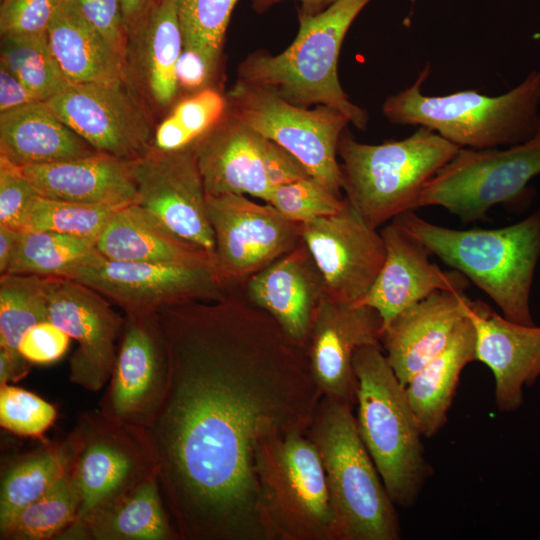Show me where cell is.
Instances as JSON below:
<instances>
[{"mask_svg": "<svg viewBox=\"0 0 540 540\" xmlns=\"http://www.w3.org/2000/svg\"><path fill=\"white\" fill-rule=\"evenodd\" d=\"M156 313L169 379L147 431L180 540H268L255 453L313 421L322 394L305 351L241 290Z\"/></svg>", "mask_w": 540, "mask_h": 540, "instance_id": "6da1fadb", "label": "cell"}, {"mask_svg": "<svg viewBox=\"0 0 540 540\" xmlns=\"http://www.w3.org/2000/svg\"><path fill=\"white\" fill-rule=\"evenodd\" d=\"M443 263L487 294L507 319L534 325L530 294L540 259V209L494 229H454L414 211L393 219Z\"/></svg>", "mask_w": 540, "mask_h": 540, "instance_id": "7a4b0ae2", "label": "cell"}, {"mask_svg": "<svg viewBox=\"0 0 540 540\" xmlns=\"http://www.w3.org/2000/svg\"><path fill=\"white\" fill-rule=\"evenodd\" d=\"M371 0H337L317 14L298 12L299 29L283 52L249 54L238 67V81L263 88L300 106L338 110L365 130L368 113L353 103L338 78V58L351 24Z\"/></svg>", "mask_w": 540, "mask_h": 540, "instance_id": "3957f363", "label": "cell"}, {"mask_svg": "<svg viewBox=\"0 0 540 540\" xmlns=\"http://www.w3.org/2000/svg\"><path fill=\"white\" fill-rule=\"evenodd\" d=\"M426 65L407 88L388 96L382 113L392 124L428 128L459 148L506 147L528 140L540 119V70L498 96L462 90L427 96L422 86L430 74Z\"/></svg>", "mask_w": 540, "mask_h": 540, "instance_id": "277c9868", "label": "cell"}, {"mask_svg": "<svg viewBox=\"0 0 540 540\" xmlns=\"http://www.w3.org/2000/svg\"><path fill=\"white\" fill-rule=\"evenodd\" d=\"M356 376V423L382 482L395 505H413L432 469L424 456L423 436L381 344L358 348L353 357Z\"/></svg>", "mask_w": 540, "mask_h": 540, "instance_id": "5b68a950", "label": "cell"}, {"mask_svg": "<svg viewBox=\"0 0 540 540\" xmlns=\"http://www.w3.org/2000/svg\"><path fill=\"white\" fill-rule=\"evenodd\" d=\"M325 471L338 540H398L395 504L359 434L353 406L322 396L307 431Z\"/></svg>", "mask_w": 540, "mask_h": 540, "instance_id": "8992f818", "label": "cell"}, {"mask_svg": "<svg viewBox=\"0 0 540 540\" xmlns=\"http://www.w3.org/2000/svg\"><path fill=\"white\" fill-rule=\"evenodd\" d=\"M458 149L425 127L381 144L358 142L345 130L338 144L344 197L377 229L418 209L424 187Z\"/></svg>", "mask_w": 540, "mask_h": 540, "instance_id": "52a82bcc", "label": "cell"}, {"mask_svg": "<svg viewBox=\"0 0 540 540\" xmlns=\"http://www.w3.org/2000/svg\"><path fill=\"white\" fill-rule=\"evenodd\" d=\"M255 473L268 540H338L325 471L307 433L262 441Z\"/></svg>", "mask_w": 540, "mask_h": 540, "instance_id": "ba28073f", "label": "cell"}, {"mask_svg": "<svg viewBox=\"0 0 540 540\" xmlns=\"http://www.w3.org/2000/svg\"><path fill=\"white\" fill-rule=\"evenodd\" d=\"M540 174V119L528 140L505 148H459L429 180L420 207L440 206L463 223L486 219L498 204L519 202Z\"/></svg>", "mask_w": 540, "mask_h": 540, "instance_id": "9c48e42d", "label": "cell"}, {"mask_svg": "<svg viewBox=\"0 0 540 540\" xmlns=\"http://www.w3.org/2000/svg\"><path fill=\"white\" fill-rule=\"evenodd\" d=\"M68 436L73 446L69 472L80 498L75 522L158 472L148 431L110 418L99 409L80 412Z\"/></svg>", "mask_w": 540, "mask_h": 540, "instance_id": "30bf717a", "label": "cell"}, {"mask_svg": "<svg viewBox=\"0 0 540 540\" xmlns=\"http://www.w3.org/2000/svg\"><path fill=\"white\" fill-rule=\"evenodd\" d=\"M227 111L295 157L308 173L342 194L338 144L348 118L336 109L294 105L260 87L237 80L227 95Z\"/></svg>", "mask_w": 540, "mask_h": 540, "instance_id": "8fae6325", "label": "cell"}, {"mask_svg": "<svg viewBox=\"0 0 540 540\" xmlns=\"http://www.w3.org/2000/svg\"><path fill=\"white\" fill-rule=\"evenodd\" d=\"M193 147L207 195L267 202L278 186L310 175L289 152L228 111Z\"/></svg>", "mask_w": 540, "mask_h": 540, "instance_id": "7c38bea8", "label": "cell"}, {"mask_svg": "<svg viewBox=\"0 0 540 540\" xmlns=\"http://www.w3.org/2000/svg\"><path fill=\"white\" fill-rule=\"evenodd\" d=\"M208 218L215 240L214 271L224 292L245 282L302 239L301 224L284 218L272 205L246 195H207Z\"/></svg>", "mask_w": 540, "mask_h": 540, "instance_id": "4fadbf2b", "label": "cell"}, {"mask_svg": "<svg viewBox=\"0 0 540 540\" xmlns=\"http://www.w3.org/2000/svg\"><path fill=\"white\" fill-rule=\"evenodd\" d=\"M136 204L165 231L215 260V240L207 213V194L193 143L161 151L151 148L130 161Z\"/></svg>", "mask_w": 540, "mask_h": 540, "instance_id": "5bb4252c", "label": "cell"}, {"mask_svg": "<svg viewBox=\"0 0 540 540\" xmlns=\"http://www.w3.org/2000/svg\"><path fill=\"white\" fill-rule=\"evenodd\" d=\"M64 278L94 289L124 313H156L168 305L225 293L212 265L114 260L98 250Z\"/></svg>", "mask_w": 540, "mask_h": 540, "instance_id": "9a60e30c", "label": "cell"}, {"mask_svg": "<svg viewBox=\"0 0 540 540\" xmlns=\"http://www.w3.org/2000/svg\"><path fill=\"white\" fill-rule=\"evenodd\" d=\"M44 102L100 153L132 161L153 147L148 115L125 76L103 82L70 83Z\"/></svg>", "mask_w": 540, "mask_h": 540, "instance_id": "2e32d148", "label": "cell"}, {"mask_svg": "<svg viewBox=\"0 0 540 540\" xmlns=\"http://www.w3.org/2000/svg\"><path fill=\"white\" fill-rule=\"evenodd\" d=\"M168 379V350L157 313H125L113 371L99 410L148 430L164 400Z\"/></svg>", "mask_w": 540, "mask_h": 540, "instance_id": "e0dca14e", "label": "cell"}, {"mask_svg": "<svg viewBox=\"0 0 540 540\" xmlns=\"http://www.w3.org/2000/svg\"><path fill=\"white\" fill-rule=\"evenodd\" d=\"M48 320L77 343L69 380L91 392L108 383L124 316L94 289L64 277H47Z\"/></svg>", "mask_w": 540, "mask_h": 540, "instance_id": "ac0fdd59", "label": "cell"}, {"mask_svg": "<svg viewBox=\"0 0 540 540\" xmlns=\"http://www.w3.org/2000/svg\"><path fill=\"white\" fill-rule=\"evenodd\" d=\"M301 238L326 284L327 295L359 303L385 260L384 240L346 200L338 212L301 224Z\"/></svg>", "mask_w": 540, "mask_h": 540, "instance_id": "d6986e66", "label": "cell"}, {"mask_svg": "<svg viewBox=\"0 0 540 540\" xmlns=\"http://www.w3.org/2000/svg\"><path fill=\"white\" fill-rule=\"evenodd\" d=\"M382 332L383 321L375 309L326 295L315 314L304 348L322 396L354 407V354L362 346L381 344Z\"/></svg>", "mask_w": 540, "mask_h": 540, "instance_id": "ffe728a7", "label": "cell"}, {"mask_svg": "<svg viewBox=\"0 0 540 540\" xmlns=\"http://www.w3.org/2000/svg\"><path fill=\"white\" fill-rule=\"evenodd\" d=\"M241 291L303 349L315 314L327 295L323 276L302 239L293 249L253 274Z\"/></svg>", "mask_w": 540, "mask_h": 540, "instance_id": "44dd1931", "label": "cell"}, {"mask_svg": "<svg viewBox=\"0 0 540 540\" xmlns=\"http://www.w3.org/2000/svg\"><path fill=\"white\" fill-rule=\"evenodd\" d=\"M385 244L383 266L359 304L375 309L383 328L401 311L436 291L465 292L470 281L430 261V251L393 220L380 231Z\"/></svg>", "mask_w": 540, "mask_h": 540, "instance_id": "7402d4cb", "label": "cell"}, {"mask_svg": "<svg viewBox=\"0 0 540 540\" xmlns=\"http://www.w3.org/2000/svg\"><path fill=\"white\" fill-rule=\"evenodd\" d=\"M468 317L476 333L475 358L495 380V403L503 412L523 402V387L540 376V326L513 322L480 300H472Z\"/></svg>", "mask_w": 540, "mask_h": 540, "instance_id": "603a6c76", "label": "cell"}, {"mask_svg": "<svg viewBox=\"0 0 540 540\" xmlns=\"http://www.w3.org/2000/svg\"><path fill=\"white\" fill-rule=\"evenodd\" d=\"M471 301L465 292L436 291L401 311L383 328L381 346L404 387L445 349L468 316Z\"/></svg>", "mask_w": 540, "mask_h": 540, "instance_id": "cb8c5ba5", "label": "cell"}, {"mask_svg": "<svg viewBox=\"0 0 540 540\" xmlns=\"http://www.w3.org/2000/svg\"><path fill=\"white\" fill-rule=\"evenodd\" d=\"M21 168L45 198L111 206L137 201L130 161L107 154Z\"/></svg>", "mask_w": 540, "mask_h": 540, "instance_id": "d4e9b609", "label": "cell"}, {"mask_svg": "<svg viewBox=\"0 0 540 540\" xmlns=\"http://www.w3.org/2000/svg\"><path fill=\"white\" fill-rule=\"evenodd\" d=\"M57 540H180L164 502L158 472L73 523Z\"/></svg>", "mask_w": 540, "mask_h": 540, "instance_id": "484cf974", "label": "cell"}, {"mask_svg": "<svg viewBox=\"0 0 540 540\" xmlns=\"http://www.w3.org/2000/svg\"><path fill=\"white\" fill-rule=\"evenodd\" d=\"M100 153L63 123L44 101L0 114V155L24 167Z\"/></svg>", "mask_w": 540, "mask_h": 540, "instance_id": "4316f807", "label": "cell"}, {"mask_svg": "<svg viewBox=\"0 0 540 540\" xmlns=\"http://www.w3.org/2000/svg\"><path fill=\"white\" fill-rule=\"evenodd\" d=\"M50 49L69 83L125 76L124 57L93 28L73 0H62L48 26Z\"/></svg>", "mask_w": 540, "mask_h": 540, "instance_id": "83f0119b", "label": "cell"}, {"mask_svg": "<svg viewBox=\"0 0 540 540\" xmlns=\"http://www.w3.org/2000/svg\"><path fill=\"white\" fill-rule=\"evenodd\" d=\"M475 347V328L467 316L445 349L406 385V393L423 437H433L447 422L461 372L468 363L476 360Z\"/></svg>", "mask_w": 540, "mask_h": 540, "instance_id": "f1b7e54d", "label": "cell"}, {"mask_svg": "<svg viewBox=\"0 0 540 540\" xmlns=\"http://www.w3.org/2000/svg\"><path fill=\"white\" fill-rule=\"evenodd\" d=\"M96 249L114 260L214 267L205 253L165 231L136 203L112 216L96 240Z\"/></svg>", "mask_w": 540, "mask_h": 540, "instance_id": "f546056e", "label": "cell"}, {"mask_svg": "<svg viewBox=\"0 0 540 540\" xmlns=\"http://www.w3.org/2000/svg\"><path fill=\"white\" fill-rule=\"evenodd\" d=\"M72 456L73 446L67 436L60 442H44L41 448L14 458L2 468L0 532L69 471Z\"/></svg>", "mask_w": 540, "mask_h": 540, "instance_id": "4dcf8cb0", "label": "cell"}, {"mask_svg": "<svg viewBox=\"0 0 540 540\" xmlns=\"http://www.w3.org/2000/svg\"><path fill=\"white\" fill-rule=\"evenodd\" d=\"M47 320V277L0 275V349L7 354L12 383L26 377L32 366L19 352L23 335L32 326Z\"/></svg>", "mask_w": 540, "mask_h": 540, "instance_id": "1f68e13d", "label": "cell"}, {"mask_svg": "<svg viewBox=\"0 0 540 540\" xmlns=\"http://www.w3.org/2000/svg\"><path fill=\"white\" fill-rule=\"evenodd\" d=\"M142 67L153 100L167 106L177 88V63L183 50V36L175 0H157L142 34Z\"/></svg>", "mask_w": 540, "mask_h": 540, "instance_id": "d6a6232c", "label": "cell"}, {"mask_svg": "<svg viewBox=\"0 0 540 540\" xmlns=\"http://www.w3.org/2000/svg\"><path fill=\"white\" fill-rule=\"evenodd\" d=\"M96 249L81 237L48 230L23 231L6 274L66 277Z\"/></svg>", "mask_w": 540, "mask_h": 540, "instance_id": "836d02e7", "label": "cell"}, {"mask_svg": "<svg viewBox=\"0 0 540 540\" xmlns=\"http://www.w3.org/2000/svg\"><path fill=\"white\" fill-rule=\"evenodd\" d=\"M79 505V493L68 471L44 495L23 508L0 532V539H57L77 520Z\"/></svg>", "mask_w": 540, "mask_h": 540, "instance_id": "e575fe53", "label": "cell"}, {"mask_svg": "<svg viewBox=\"0 0 540 540\" xmlns=\"http://www.w3.org/2000/svg\"><path fill=\"white\" fill-rule=\"evenodd\" d=\"M39 101L61 92L70 83L57 63L47 35L2 37L1 62Z\"/></svg>", "mask_w": 540, "mask_h": 540, "instance_id": "d590c367", "label": "cell"}, {"mask_svg": "<svg viewBox=\"0 0 540 540\" xmlns=\"http://www.w3.org/2000/svg\"><path fill=\"white\" fill-rule=\"evenodd\" d=\"M227 99L206 88L181 101L156 129L153 148L173 151L187 147L210 130L226 113Z\"/></svg>", "mask_w": 540, "mask_h": 540, "instance_id": "8d00e7d4", "label": "cell"}, {"mask_svg": "<svg viewBox=\"0 0 540 540\" xmlns=\"http://www.w3.org/2000/svg\"><path fill=\"white\" fill-rule=\"evenodd\" d=\"M124 206L94 205L39 197L25 231L48 230L96 243L112 218Z\"/></svg>", "mask_w": 540, "mask_h": 540, "instance_id": "74e56055", "label": "cell"}, {"mask_svg": "<svg viewBox=\"0 0 540 540\" xmlns=\"http://www.w3.org/2000/svg\"><path fill=\"white\" fill-rule=\"evenodd\" d=\"M266 203L287 220L304 224L338 212L345 197L309 175L278 186Z\"/></svg>", "mask_w": 540, "mask_h": 540, "instance_id": "f35d334b", "label": "cell"}, {"mask_svg": "<svg viewBox=\"0 0 540 540\" xmlns=\"http://www.w3.org/2000/svg\"><path fill=\"white\" fill-rule=\"evenodd\" d=\"M57 418L56 407L23 388L0 386V425L18 436L45 440L46 431Z\"/></svg>", "mask_w": 540, "mask_h": 540, "instance_id": "ab89813d", "label": "cell"}, {"mask_svg": "<svg viewBox=\"0 0 540 540\" xmlns=\"http://www.w3.org/2000/svg\"><path fill=\"white\" fill-rule=\"evenodd\" d=\"M39 197L22 168L0 155V226L25 231Z\"/></svg>", "mask_w": 540, "mask_h": 540, "instance_id": "60d3db41", "label": "cell"}, {"mask_svg": "<svg viewBox=\"0 0 540 540\" xmlns=\"http://www.w3.org/2000/svg\"><path fill=\"white\" fill-rule=\"evenodd\" d=\"M62 0H3L0 10L2 37H38L48 26Z\"/></svg>", "mask_w": 540, "mask_h": 540, "instance_id": "b9f144b4", "label": "cell"}, {"mask_svg": "<svg viewBox=\"0 0 540 540\" xmlns=\"http://www.w3.org/2000/svg\"><path fill=\"white\" fill-rule=\"evenodd\" d=\"M70 341L62 329L47 320L26 331L20 341L19 352L32 365H47L65 355Z\"/></svg>", "mask_w": 540, "mask_h": 540, "instance_id": "7bdbcfd3", "label": "cell"}, {"mask_svg": "<svg viewBox=\"0 0 540 540\" xmlns=\"http://www.w3.org/2000/svg\"><path fill=\"white\" fill-rule=\"evenodd\" d=\"M88 23L122 57L125 55L124 18L119 0H73Z\"/></svg>", "mask_w": 540, "mask_h": 540, "instance_id": "ee69618b", "label": "cell"}, {"mask_svg": "<svg viewBox=\"0 0 540 540\" xmlns=\"http://www.w3.org/2000/svg\"><path fill=\"white\" fill-rule=\"evenodd\" d=\"M214 68L199 54L184 49L177 63L178 86L195 89L207 82Z\"/></svg>", "mask_w": 540, "mask_h": 540, "instance_id": "f6af8a7d", "label": "cell"}, {"mask_svg": "<svg viewBox=\"0 0 540 540\" xmlns=\"http://www.w3.org/2000/svg\"><path fill=\"white\" fill-rule=\"evenodd\" d=\"M37 97L4 65L0 64V112L38 102Z\"/></svg>", "mask_w": 540, "mask_h": 540, "instance_id": "bcb514c9", "label": "cell"}, {"mask_svg": "<svg viewBox=\"0 0 540 540\" xmlns=\"http://www.w3.org/2000/svg\"><path fill=\"white\" fill-rule=\"evenodd\" d=\"M21 236L22 231L0 226V275L7 273Z\"/></svg>", "mask_w": 540, "mask_h": 540, "instance_id": "7dc6e473", "label": "cell"}, {"mask_svg": "<svg viewBox=\"0 0 540 540\" xmlns=\"http://www.w3.org/2000/svg\"><path fill=\"white\" fill-rule=\"evenodd\" d=\"M285 0H252V7L257 13H263L273 5L278 4ZM300 3L299 11L304 14H317L330 5H332L337 0H294Z\"/></svg>", "mask_w": 540, "mask_h": 540, "instance_id": "c3c4849f", "label": "cell"}, {"mask_svg": "<svg viewBox=\"0 0 540 540\" xmlns=\"http://www.w3.org/2000/svg\"><path fill=\"white\" fill-rule=\"evenodd\" d=\"M123 18L132 21L143 10L146 0H119Z\"/></svg>", "mask_w": 540, "mask_h": 540, "instance_id": "681fc988", "label": "cell"}, {"mask_svg": "<svg viewBox=\"0 0 540 540\" xmlns=\"http://www.w3.org/2000/svg\"><path fill=\"white\" fill-rule=\"evenodd\" d=\"M12 383V372L7 354L0 349V386Z\"/></svg>", "mask_w": 540, "mask_h": 540, "instance_id": "f907efd6", "label": "cell"}]
</instances>
